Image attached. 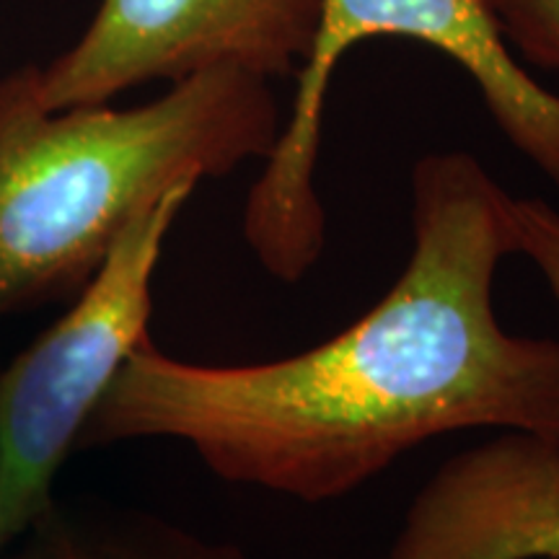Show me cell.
Listing matches in <instances>:
<instances>
[{
    "mask_svg": "<svg viewBox=\"0 0 559 559\" xmlns=\"http://www.w3.org/2000/svg\"><path fill=\"white\" fill-rule=\"evenodd\" d=\"M510 207L472 153H428L412 171L407 267L373 309L317 347L239 366L174 358L148 337L79 451L177 440L221 479L324 502L449 432L559 443V340L510 334L495 313Z\"/></svg>",
    "mask_w": 559,
    "mask_h": 559,
    "instance_id": "obj_1",
    "label": "cell"
},
{
    "mask_svg": "<svg viewBox=\"0 0 559 559\" xmlns=\"http://www.w3.org/2000/svg\"><path fill=\"white\" fill-rule=\"evenodd\" d=\"M270 81L215 68L140 107L47 109L37 66L0 79V321L79 293L140 210L262 160Z\"/></svg>",
    "mask_w": 559,
    "mask_h": 559,
    "instance_id": "obj_2",
    "label": "cell"
},
{
    "mask_svg": "<svg viewBox=\"0 0 559 559\" xmlns=\"http://www.w3.org/2000/svg\"><path fill=\"white\" fill-rule=\"evenodd\" d=\"M373 37L415 39L449 55L469 73L510 145L559 190V94L510 50L487 0H321L290 117L243 205V239L262 267L285 283L304 277L324 251L317 166L330 81L340 60Z\"/></svg>",
    "mask_w": 559,
    "mask_h": 559,
    "instance_id": "obj_3",
    "label": "cell"
},
{
    "mask_svg": "<svg viewBox=\"0 0 559 559\" xmlns=\"http://www.w3.org/2000/svg\"><path fill=\"white\" fill-rule=\"evenodd\" d=\"M194 190L177 187L140 210L73 306L0 368V549L55 506V479L91 412L151 337L153 280Z\"/></svg>",
    "mask_w": 559,
    "mask_h": 559,
    "instance_id": "obj_4",
    "label": "cell"
},
{
    "mask_svg": "<svg viewBox=\"0 0 559 559\" xmlns=\"http://www.w3.org/2000/svg\"><path fill=\"white\" fill-rule=\"evenodd\" d=\"M319 16L321 0H99L81 37L37 66L39 99L52 111L96 107L215 68L283 79L311 52Z\"/></svg>",
    "mask_w": 559,
    "mask_h": 559,
    "instance_id": "obj_5",
    "label": "cell"
},
{
    "mask_svg": "<svg viewBox=\"0 0 559 559\" xmlns=\"http://www.w3.org/2000/svg\"><path fill=\"white\" fill-rule=\"evenodd\" d=\"M383 559H559V443L500 432L456 453Z\"/></svg>",
    "mask_w": 559,
    "mask_h": 559,
    "instance_id": "obj_6",
    "label": "cell"
},
{
    "mask_svg": "<svg viewBox=\"0 0 559 559\" xmlns=\"http://www.w3.org/2000/svg\"><path fill=\"white\" fill-rule=\"evenodd\" d=\"M29 544L16 559H243L234 547L151 519L83 521L62 515L58 506L34 526Z\"/></svg>",
    "mask_w": 559,
    "mask_h": 559,
    "instance_id": "obj_7",
    "label": "cell"
},
{
    "mask_svg": "<svg viewBox=\"0 0 559 559\" xmlns=\"http://www.w3.org/2000/svg\"><path fill=\"white\" fill-rule=\"evenodd\" d=\"M510 50L559 73V0H487Z\"/></svg>",
    "mask_w": 559,
    "mask_h": 559,
    "instance_id": "obj_8",
    "label": "cell"
},
{
    "mask_svg": "<svg viewBox=\"0 0 559 559\" xmlns=\"http://www.w3.org/2000/svg\"><path fill=\"white\" fill-rule=\"evenodd\" d=\"M515 254L539 270L559 306V210L536 198H513Z\"/></svg>",
    "mask_w": 559,
    "mask_h": 559,
    "instance_id": "obj_9",
    "label": "cell"
}]
</instances>
